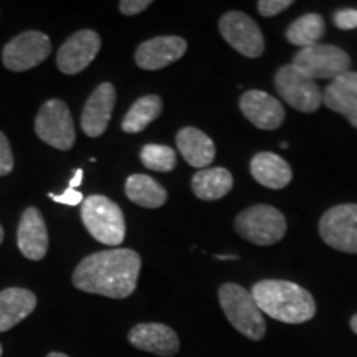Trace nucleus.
Wrapping results in <instances>:
<instances>
[{
  "label": "nucleus",
  "instance_id": "nucleus-1",
  "mask_svg": "<svg viewBox=\"0 0 357 357\" xmlns=\"http://www.w3.org/2000/svg\"><path fill=\"white\" fill-rule=\"evenodd\" d=\"M139 271L141 257L134 250H102L83 258L75 268L73 284L84 293L124 300L136 291Z\"/></svg>",
  "mask_w": 357,
  "mask_h": 357
},
{
  "label": "nucleus",
  "instance_id": "nucleus-2",
  "mask_svg": "<svg viewBox=\"0 0 357 357\" xmlns=\"http://www.w3.org/2000/svg\"><path fill=\"white\" fill-rule=\"evenodd\" d=\"M252 296L261 312L280 323L301 324L316 314V301L312 294L293 281H258L253 284Z\"/></svg>",
  "mask_w": 357,
  "mask_h": 357
},
{
  "label": "nucleus",
  "instance_id": "nucleus-3",
  "mask_svg": "<svg viewBox=\"0 0 357 357\" xmlns=\"http://www.w3.org/2000/svg\"><path fill=\"white\" fill-rule=\"evenodd\" d=\"M218 303L230 324L252 341H261L266 334L263 312L248 289L236 283H225L218 289Z\"/></svg>",
  "mask_w": 357,
  "mask_h": 357
},
{
  "label": "nucleus",
  "instance_id": "nucleus-4",
  "mask_svg": "<svg viewBox=\"0 0 357 357\" xmlns=\"http://www.w3.org/2000/svg\"><path fill=\"white\" fill-rule=\"evenodd\" d=\"M82 220L93 238L98 242L121 245L126 236V222L121 208L105 195H89L82 204Z\"/></svg>",
  "mask_w": 357,
  "mask_h": 357
},
{
  "label": "nucleus",
  "instance_id": "nucleus-5",
  "mask_svg": "<svg viewBox=\"0 0 357 357\" xmlns=\"http://www.w3.org/2000/svg\"><path fill=\"white\" fill-rule=\"evenodd\" d=\"M287 218L278 208L258 204L245 208L235 218V230L247 242L260 247L278 243L287 235Z\"/></svg>",
  "mask_w": 357,
  "mask_h": 357
},
{
  "label": "nucleus",
  "instance_id": "nucleus-6",
  "mask_svg": "<svg viewBox=\"0 0 357 357\" xmlns=\"http://www.w3.org/2000/svg\"><path fill=\"white\" fill-rule=\"evenodd\" d=\"M291 63L311 79H336L351 68V56L334 45H312L301 48Z\"/></svg>",
  "mask_w": 357,
  "mask_h": 357
},
{
  "label": "nucleus",
  "instance_id": "nucleus-7",
  "mask_svg": "<svg viewBox=\"0 0 357 357\" xmlns=\"http://www.w3.org/2000/svg\"><path fill=\"white\" fill-rule=\"evenodd\" d=\"M275 86L284 102L301 113H314L323 102L318 83L306 77L293 63L281 66L275 75Z\"/></svg>",
  "mask_w": 357,
  "mask_h": 357
},
{
  "label": "nucleus",
  "instance_id": "nucleus-8",
  "mask_svg": "<svg viewBox=\"0 0 357 357\" xmlns=\"http://www.w3.org/2000/svg\"><path fill=\"white\" fill-rule=\"evenodd\" d=\"M35 132L40 139L55 149L68 151L73 147L77 132L65 101L48 100L45 102L35 118Z\"/></svg>",
  "mask_w": 357,
  "mask_h": 357
},
{
  "label": "nucleus",
  "instance_id": "nucleus-9",
  "mask_svg": "<svg viewBox=\"0 0 357 357\" xmlns=\"http://www.w3.org/2000/svg\"><path fill=\"white\" fill-rule=\"evenodd\" d=\"M319 235L326 245L344 253H357V204H341L321 217Z\"/></svg>",
  "mask_w": 357,
  "mask_h": 357
},
{
  "label": "nucleus",
  "instance_id": "nucleus-10",
  "mask_svg": "<svg viewBox=\"0 0 357 357\" xmlns=\"http://www.w3.org/2000/svg\"><path fill=\"white\" fill-rule=\"evenodd\" d=\"M218 30L223 40L240 55L258 58L265 52V38L260 26L247 13L238 10L227 12L218 22Z\"/></svg>",
  "mask_w": 357,
  "mask_h": 357
},
{
  "label": "nucleus",
  "instance_id": "nucleus-11",
  "mask_svg": "<svg viewBox=\"0 0 357 357\" xmlns=\"http://www.w3.org/2000/svg\"><path fill=\"white\" fill-rule=\"evenodd\" d=\"M52 53V42L42 32H24L12 38L2 52L6 68L10 71H25L47 60Z\"/></svg>",
  "mask_w": 357,
  "mask_h": 357
},
{
  "label": "nucleus",
  "instance_id": "nucleus-12",
  "mask_svg": "<svg viewBox=\"0 0 357 357\" xmlns=\"http://www.w3.org/2000/svg\"><path fill=\"white\" fill-rule=\"evenodd\" d=\"M101 48V38L95 30H79L61 45L56 63L61 73L78 75L95 60Z\"/></svg>",
  "mask_w": 357,
  "mask_h": 357
},
{
  "label": "nucleus",
  "instance_id": "nucleus-13",
  "mask_svg": "<svg viewBox=\"0 0 357 357\" xmlns=\"http://www.w3.org/2000/svg\"><path fill=\"white\" fill-rule=\"evenodd\" d=\"M129 344L136 349L158 354L160 357H172L181 349L177 333L171 326L162 323H139L128 334Z\"/></svg>",
  "mask_w": 357,
  "mask_h": 357
},
{
  "label": "nucleus",
  "instance_id": "nucleus-14",
  "mask_svg": "<svg viewBox=\"0 0 357 357\" xmlns=\"http://www.w3.org/2000/svg\"><path fill=\"white\" fill-rule=\"evenodd\" d=\"M240 109L253 126L275 131L284 121V108L280 100L260 89H250L240 98Z\"/></svg>",
  "mask_w": 357,
  "mask_h": 357
},
{
  "label": "nucleus",
  "instance_id": "nucleus-15",
  "mask_svg": "<svg viewBox=\"0 0 357 357\" xmlns=\"http://www.w3.org/2000/svg\"><path fill=\"white\" fill-rule=\"evenodd\" d=\"M187 52V42L176 35L155 37L142 42L136 50V63L142 70L155 71L176 63Z\"/></svg>",
  "mask_w": 357,
  "mask_h": 357
},
{
  "label": "nucleus",
  "instance_id": "nucleus-16",
  "mask_svg": "<svg viewBox=\"0 0 357 357\" xmlns=\"http://www.w3.org/2000/svg\"><path fill=\"white\" fill-rule=\"evenodd\" d=\"M116 105V89L111 83H101L88 98L82 114V129L88 137H100L108 129Z\"/></svg>",
  "mask_w": 357,
  "mask_h": 357
},
{
  "label": "nucleus",
  "instance_id": "nucleus-17",
  "mask_svg": "<svg viewBox=\"0 0 357 357\" xmlns=\"http://www.w3.org/2000/svg\"><path fill=\"white\" fill-rule=\"evenodd\" d=\"M17 245L22 255L32 261L43 260L48 250V231L38 208L29 207L22 213L17 229Z\"/></svg>",
  "mask_w": 357,
  "mask_h": 357
},
{
  "label": "nucleus",
  "instance_id": "nucleus-18",
  "mask_svg": "<svg viewBox=\"0 0 357 357\" xmlns=\"http://www.w3.org/2000/svg\"><path fill=\"white\" fill-rule=\"evenodd\" d=\"M323 102L334 113L342 114L357 129V73L347 71L328 84Z\"/></svg>",
  "mask_w": 357,
  "mask_h": 357
},
{
  "label": "nucleus",
  "instance_id": "nucleus-19",
  "mask_svg": "<svg viewBox=\"0 0 357 357\" xmlns=\"http://www.w3.org/2000/svg\"><path fill=\"white\" fill-rule=\"evenodd\" d=\"M37 307V296L26 288H6L0 291V333L10 331Z\"/></svg>",
  "mask_w": 357,
  "mask_h": 357
},
{
  "label": "nucleus",
  "instance_id": "nucleus-20",
  "mask_svg": "<svg viewBox=\"0 0 357 357\" xmlns=\"http://www.w3.org/2000/svg\"><path fill=\"white\" fill-rule=\"evenodd\" d=\"M250 172L258 184L268 189H284L293 178L291 166L275 153H258L250 162Z\"/></svg>",
  "mask_w": 357,
  "mask_h": 357
},
{
  "label": "nucleus",
  "instance_id": "nucleus-21",
  "mask_svg": "<svg viewBox=\"0 0 357 357\" xmlns=\"http://www.w3.org/2000/svg\"><path fill=\"white\" fill-rule=\"evenodd\" d=\"M177 149L192 167L207 169L215 159V144L197 128H184L176 136Z\"/></svg>",
  "mask_w": 357,
  "mask_h": 357
},
{
  "label": "nucleus",
  "instance_id": "nucleus-22",
  "mask_svg": "<svg viewBox=\"0 0 357 357\" xmlns=\"http://www.w3.org/2000/svg\"><path fill=\"white\" fill-rule=\"evenodd\" d=\"M234 189V176L223 167L200 169L192 177V190L200 200H218Z\"/></svg>",
  "mask_w": 357,
  "mask_h": 357
},
{
  "label": "nucleus",
  "instance_id": "nucleus-23",
  "mask_svg": "<svg viewBox=\"0 0 357 357\" xmlns=\"http://www.w3.org/2000/svg\"><path fill=\"white\" fill-rule=\"evenodd\" d=\"M124 189L128 199L139 207L159 208L167 202V190L155 178L144 174L129 176Z\"/></svg>",
  "mask_w": 357,
  "mask_h": 357
},
{
  "label": "nucleus",
  "instance_id": "nucleus-24",
  "mask_svg": "<svg viewBox=\"0 0 357 357\" xmlns=\"http://www.w3.org/2000/svg\"><path fill=\"white\" fill-rule=\"evenodd\" d=\"M162 111V100L158 95L142 96L131 106L123 119V131L128 134H136L144 131L151 123L159 118Z\"/></svg>",
  "mask_w": 357,
  "mask_h": 357
},
{
  "label": "nucleus",
  "instance_id": "nucleus-25",
  "mask_svg": "<svg viewBox=\"0 0 357 357\" xmlns=\"http://www.w3.org/2000/svg\"><path fill=\"white\" fill-rule=\"evenodd\" d=\"M324 32L326 24L323 17L318 13H306L288 26L287 38L289 43L296 45V47L307 48L312 45H318Z\"/></svg>",
  "mask_w": 357,
  "mask_h": 357
},
{
  "label": "nucleus",
  "instance_id": "nucleus-26",
  "mask_svg": "<svg viewBox=\"0 0 357 357\" xmlns=\"http://www.w3.org/2000/svg\"><path fill=\"white\" fill-rule=\"evenodd\" d=\"M141 162L151 171L171 172L177 166V155L169 146L146 144L141 149Z\"/></svg>",
  "mask_w": 357,
  "mask_h": 357
},
{
  "label": "nucleus",
  "instance_id": "nucleus-27",
  "mask_svg": "<svg viewBox=\"0 0 357 357\" xmlns=\"http://www.w3.org/2000/svg\"><path fill=\"white\" fill-rule=\"evenodd\" d=\"M293 6L291 0H260L257 3L261 17H275Z\"/></svg>",
  "mask_w": 357,
  "mask_h": 357
},
{
  "label": "nucleus",
  "instance_id": "nucleus-28",
  "mask_svg": "<svg viewBox=\"0 0 357 357\" xmlns=\"http://www.w3.org/2000/svg\"><path fill=\"white\" fill-rule=\"evenodd\" d=\"M13 171V155L6 134L0 131V176H8Z\"/></svg>",
  "mask_w": 357,
  "mask_h": 357
},
{
  "label": "nucleus",
  "instance_id": "nucleus-29",
  "mask_svg": "<svg viewBox=\"0 0 357 357\" xmlns=\"http://www.w3.org/2000/svg\"><path fill=\"white\" fill-rule=\"evenodd\" d=\"M333 20L339 30L357 29V10H354V8H341V10L334 12Z\"/></svg>",
  "mask_w": 357,
  "mask_h": 357
},
{
  "label": "nucleus",
  "instance_id": "nucleus-30",
  "mask_svg": "<svg viewBox=\"0 0 357 357\" xmlns=\"http://www.w3.org/2000/svg\"><path fill=\"white\" fill-rule=\"evenodd\" d=\"M48 197L52 200H55L58 204L63 205H70V207H75V205L83 204V194L78 189H66L63 194H48Z\"/></svg>",
  "mask_w": 357,
  "mask_h": 357
},
{
  "label": "nucleus",
  "instance_id": "nucleus-31",
  "mask_svg": "<svg viewBox=\"0 0 357 357\" xmlns=\"http://www.w3.org/2000/svg\"><path fill=\"white\" fill-rule=\"evenodd\" d=\"M151 6H153L151 0H121L119 2V10L124 15H136V13L144 12Z\"/></svg>",
  "mask_w": 357,
  "mask_h": 357
},
{
  "label": "nucleus",
  "instance_id": "nucleus-32",
  "mask_svg": "<svg viewBox=\"0 0 357 357\" xmlns=\"http://www.w3.org/2000/svg\"><path fill=\"white\" fill-rule=\"evenodd\" d=\"M83 182V171L82 169H77V171L73 172V177H71L70 181V189H78L79 185H82Z\"/></svg>",
  "mask_w": 357,
  "mask_h": 357
},
{
  "label": "nucleus",
  "instance_id": "nucleus-33",
  "mask_svg": "<svg viewBox=\"0 0 357 357\" xmlns=\"http://www.w3.org/2000/svg\"><path fill=\"white\" fill-rule=\"evenodd\" d=\"M351 329H352V333L357 334V314H354L351 318Z\"/></svg>",
  "mask_w": 357,
  "mask_h": 357
},
{
  "label": "nucleus",
  "instance_id": "nucleus-34",
  "mask_svg": "<svg viewBox=\"0 0 357 357\" xmlns=\"http://www.w3.org/2000/svg\"><path fill=\"white\" fill-rule=\"evenodd\" d=\"M218 260H238V255H217Z\"/></svg>",
  "mask_w": 357,
  "mask_h": 357
},
{
  "label": "nucleus",
  "instance_id": "nucleus-35",
  "mask_svg": "<svg viewBox=\"0 0 357 357\" xmlns=\"http://www.w3.org/2000/svg\"><path fill=\"white\" fill-rule=\"evenodd\" d=\"M47 357H70V356H66V354H63V352H48L47 354Z\"/></svg>",
  "mask_w": 357,
  "mask_h": 357
},
{
  "label": "nucleus",
  "instance_id": "nucleus-36",
  "mask_svg": "<svg viewBox=\"0 0 357 357\" xmlns=\"http://www.w3.org/2000/svg\"><path fill=\"white\" fill-rule=\"evenodd\" d=\"M2 240H3V229L2 225H0V243H2Z\"/></svg>",
  "mask_w": 357,
  "mask_h": 357
},
{
  "label": "nucleus",
  "instance_id": "nucleus-37",
  "mask_svg": "<svg viewBox=\"0 0 357 357\" xmlns=\"http://www.w3.org/2000/svg\"><path fill=\"white\" fill-rule=\"evenodd\" d=\"M0 357H2V344H0Z\"/></svg>",
  "mask_w": 357,
  "mask_h": 357
}]
</instances>
